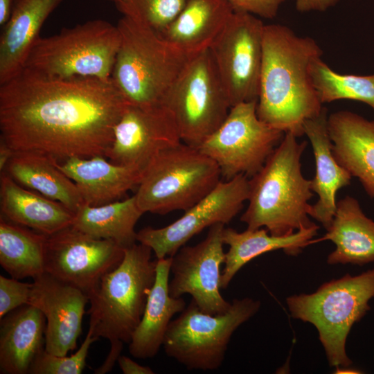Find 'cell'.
Returning a JSON list of instances; mask_svg holds the SVG:
<instances>
[{"mask_svg":"<svg viewBox=\"0 0 374 374\" xmlns=\"http://www.w3.org/2000/svg\"><path fill=\"white\" fill-rule=\"evenodd\" d=\"M128 102L112 78L49 77L24 68L0 84L1 139L14 151L105 157Z\"/></svg>","mask_w":374,"mask_h":374,"instance_id":"1","label":"cell"},{"mask_svg":"<svg viewBox=\"0 0 374 374\" xmlns=\"http://www.w3.org/2000/svg\"><path fill=\"white\" fill-rule=\"evenodd\" d=\"M323 51L312 37L282 24H265L257 100L258 118L284 133L304 134L303 124L322 109L310 66Z\"/></svg>","mask_w":374,"mask_h":374,"instance_id":"2","label":"cell"},{"mask_svg":"<svg viewBox=\"0 0 374 374\" xmlns=\"http://www.w3.org/2000/svg\"><path fill=\"white\" fill-rule=\"evenodd\" d=\"M152 250L141 243L125 249L121 263L102 277L89 294V330L110 343V350L96 374L109 372L141 321L157 274Z\"/></svg>","mask_w":374,"mask_h":374,"instance_id":"3","label":"cell"},{"mask_svg":"<svg viewBox=\"0 0 374 374\" xmlns=\"http://www.w3.org/2000/svg\"><path fill=\"white\" fill-rule=\"evenodd\" d=\"M297 138L285 133L261 170L249 178V205L240 217L247 229L265 227L272 235L283 236L314 224L308 217L311 180L301 171L307 142Z\"/></svg>","mask_w":374,"mask_h":374,"instance_id":"4","label":"cell"},{"mask_svg":"<svg viewBox=\"0 0 374 374\" xmlns=\"http://www.w3.org/2000/svg\"><path fill=\"white\" fill-rule=\"evenodd\" d=\"M117 27L121 43L112 81L130 105L160 104L191 57L159 33L130 17L123 16Z\"/></svg>","mask_w":374,"mask_h":374,"instance_id":"5","label":"cell"},{"mask_svg":"<svg viewBox=\"0 0 374 374\" xmlns=\"http://www.w3.org/2000/svg\"><path fill=\"white\" fill-rule=\"evenodd\" d=\"M374 298V269L322 284L311 294H294L286 303L292 318L312 323L330 366L337 370L352 364L346 351L353 326L371 309Z\"/></svg>","mask_w":374,"mask_h":374,"instance_id":"6","label":"cell"},{"mask_svg":"<svg viewBox=\"0 0 374 374\" xmlns=\"http://www.w3.org/2000/svg\"><path fill=\"white\" fill-rule=\"evenodd\" d=\"M221 178L212 159L181 142L160 152L149 162L134 195L144 213L186 211L209 194Z\"/></svg>","mask_w":374,"mask_h":374,"instance_id":"7","label":"cell"},{"mask_svg":"<svg viewBox=\"0 0 374 374\" xmlns=\"http://www.w3.org/2000/svg\"><path fill=\"white\" fill-rule=\"evenodd\" d=\"M120 43L117 25L91 20L55 35L39 37L24 68L49 77L109 80Z\"/></svg>","mask_w":374,"mask_h":374,"instance_id":"8","label":"cell"},{"mask_svg":"<svg viewBox=\"0 0 374 374\" xmlns=\"http://www.w3.org/2000/svg\"><path fill=\"white\" fill-rule=\"evenodd\" d=\"M260 302L251 298L233 299L223 314L202 312L192 299L166 331V355L188 370L214 371L222 364L233 332L254 316Z\"/></svg>","mask_w":374,"mask_h":374,"instance_id":"9","label":"cell"},{"mask_svg":"<svg viewBox=\"0 0 374 374\" xmlns=\"http://www.w3.org/2000/svg\"><path fill=\"white\" fill-rule=\"evenodd\" d=\"M160 104L190 146L199 148L220 126L231 105L209 49L189 60Z\"/></svg>","mask_w":374,"mask_h":374,"instance_id":"10","label":"cell"},{"mask_svg":"<svg viewBox=\"0 0 374 374\" xmlns=\"http://www.w3.org/2000/svg\"><path fill=\"white\" fill-rule=\"evenodd\" d=\"M285 133L261 121L257 100L232 106L220 126L198 148L218 166L222 177L258 172Z\"/></svg>","mask_w":374,"mask_h":374,"instance_id":"11","label":"cell"},{"mask_svg":"<svg viewBox=\"0 0 374 374\" xmlns=\"http://www.w3.org/2000/svg\"><path fill=\"white\" fill-rule=\"evenodd\" d=\"M264 27L258 17L233 11L209 48L231 107L258 100Z\"/></svg>","mask_w":374,"mask_h":374,"instance_id":"12","label":"cell"},{"mask_svg":"<svg viewBox=\"0 0 374 374\" xmlns=\"http://www.w3.org/2000/svg\"><path fill=\"white\" fill-rule=\"evenodd\" d=\"M249 195V178L238 175L220 181L206 197L172 223L145 227L137 232V242L151 248L157 259L172 257L194 235L217 223L229 224L242 210Z\"/></svg>","mask_w":374,"mask_h":374,"instance_id":"13","label":"cell"},{"mask_svg":"<svg viewBox=\"0 0 374 374\" xmlns=\"http://www.w3.org/2000/svg\"><path fill=\"white\" fill-rule=\"evenodd\" d=\"M124 256L125 249L115 242L94 238L71 225L47 235L44 269L89 296Z\"/></svg>","mask_w":374,"mask_h":374,"instance_id":"14","label":"cell"},{"mask_svg":"<svg viewBox=\"0 0 374 374\" xmlns=\"http://www.w3.org/2000/svg\"><path fill=\"white\" fill-rule=\"evenodd\" d=\"M225 224L209 227L206 238L194 246H183L172 256L168 290L171 296L190 294L199 308L211 314L231 307L220 293L221 266L225 260L222 233Z\"/></svg>","mask_w":374,"mask_h":374,"instance_id":"15","label":"cell"},{"mask_svg":"<svg viewBox=\"0 0 374 374\" xmlns=\"http://www.w3.org/2000/svg\"><path fill=\"white\" fill-rule=\"evenodd\" d=\"M181 142L172 115L163 105L129 104L115 127L105 158L114 164L143 171L158 153Z\"/></svg>","mask_w":374,"mask_h":374,"instance_id":"16","label":"cell"},{"mask_svg":"<svg viewBox=\"0 0 374 374\" xmlns=\"http://www.w3.org/2000/svg\"><path fill=\"white\" fill-rule=\"evenodd\" d=\"M88 295L78 287L44 272L33 278L29 303L46 317L45 350L59 356L76 348L82 332Z\"/></svg>","mask_w":374,"mask_h":374,"instance_id":"17","label":"cell"},{"mask_svg":"<svg viewBox=\"0 0 374 374\" xmlns=\"http://www.w3.org/2000/svg\"><path fill=\"white\" fill-rule=\"evenodd\" d=\"M328 126L335 159L374 201V121L338 111L328 116Z\"/></svg>","mask_w":374,"mask_h":374,"instance_id":"18","label":"cell"},{"mask_svg":"<svg viewBox=\"0 0 374 374\" xmlns=\"http://www.w3.org/2000/svg\"><path fill=\"white\" fill-rule=\"evenodd\" d=\"M327 109L308 119L303 124V133L312 145L316 163V173L311 179V189L319 199L312 205L310 216L327 230L334 217L336 195L338 190L350 184L352 176L341 166L332 152V143L328 126Z\"/></svg>","mask_w":374,"mask_h":374,"instance_id":"19","label":"cell"},{"mask_svg":"<svg viewBox=\"0 0 374 374\" xmlns=\"http://www.w3.org/2000/svg\"><path fill=\"white\" fill-rule=\"evenodd\" d=\"M105 157H71L56 166L76 184L84 204L98 206L118 201L137 187L142 170L135 166L116 165Z\"/></svg>","mask_w":374,"mask_h":374,"instance_id":"20","label":"cell"},{"mask_svg":"<svg viewBox=\"0 0 374 374\" xmlns=\"http://www.w3.org/2000/svg\"><path fill=\"white\" fill-rule=\"evenodd\" d=\"M62 0H15L0 37V84L19 74L49 15Z\"/></svg>","mask_w":374,"mask_h":374,"instance_id":"21","label":"cell"},{"mask_svg":"<svg viewBox=\"0 0 374 374\" xmlns=\"http://www.w3.org/2000/svg\"><path fill=\"white\" fill-rule=\"evenodd\" d=\"M46 317L26 304L6 314L0 322V373L26 374L45 348Z\"/></svg>","mask_w":374,"mask_h":374,"instance_id":"22","label":"cell"},{"mask_svg":"<svg viewBox=\"0 0 374 374\" xmlns=\"http://www.w3.org/2000/svg\"><path fill=\"white\" fill-rule=\"evenodd\" d=\"M314 243L330 240L335 249L327 258L329 265L362 266L374 262V221L362 211L358 200L347 195L337 202L332 221Z\"/></svg>","mask_w":374,"mask_h":374,"instance_id":"23","label":"cell"},{"mask_svg":"<svg viewBox=\"0 0 374 374\" xmlns=\"http://www.w3.org/2000/svg\"><path fill=\"white\" fill-rule=\"evenodd\" d=\"M172 257L157 259L154 283L149 294L140 323L129 344L130 353L136 358L155 356L163 346L172 317L186 308L181 297L169 294L168 283Z\"/></svg>","mask_w":374,"mask_h":374,"instance_id":"24","label":"cell"},{"mask_svg":"<svg viewBox=\"0 0 374 374\" xmlns=\"http://www.w3.org/2000/svg\"><path fill=\"white\" fill-rule=\"evenodd\" d=\"M1 215L49 235L72 225L74 213L62 203L30 191L6 172L0 177Z\"/></svg>","mask_w":374,"mask_h":374,"instance_id":"25","label":"cell"},{"mask_svg":"<svg viewBox=\"0 0 374 374\" xmlns=\"http://www.w3.org/2000/svg\"><path fill=\"white\" fill-rule=\"evenodd\" d=\"M319 226L315 223L302 227L294 233L283 236L271 235L265 228L238 232L224 226L222 238L229 246L225 253L224 267L222 271L220 287L226 289L234 276L252 259L269 251L283 249L290 256H297L307 246L314 244Z\"/></svg>","mask_w":374,"mask_h":374,"instance_id":"26","label":"cell"},{"mask_svg":"<svg viewBox=\"0 0 374 374\" xmlns=\"http://www.w3.org/2000/svg\"><path fill=\"white\" fill-rule=\"evenodd\" d=\"M233 12L225 0H189L160 34L192 57L209 49Z\"/></svg>","mask_w":374,"mask_h":374,"instance_id":"27","label":"cell"},{"mask_svg":"<svg viewBox=\"0 0 374 374\" xmlns=\"http://www.w3.org/2000/svg\"><path fill=\"white\" fill-rule=\"evenodd\" d=\"M55 161L37 152L15 151L3 171L21 186L62 203L75 213L84 202L76 184Z\"/></svg>","mask_w":374,"mask_h":374,"instance_id":"28","label":"cell"},{"mask_svg":"<svg viewBox=\"0 0 374 374\" xmlns=\"http://www.w3.org/2000/svg\"><path fill=\"white\" fill-rule=\"evenodd\" d=\"M143 214L133 195L98 206L84 204L74 213L72 226L94 238L112 240L126 249L137 242L134 227Z\"/></svg>","mask_w":374,"mask_h":374,"instance_id":"29","label":"cell"},{"mask_svg":"<svg viewBox=\"0 0 374 374\" xmlns=\"http://www.w3.org/2000/svg\"><path fill=\"white\" fill-rule=\"evenodd\" d=\"M47 235L0 217V264L16 279L45 272Z\"/></svg>","mask_w":374,"mask_h":374,"instance_id":"30","label":"cell"},{"mask_svg":"<svg viewBox=\"0 0 374 374\" xmlns=\"http://www.w3.org/2000/svg\"><path fill=\"white\" fill-rule=\"evenodd\" d=\"M310 74L322 104L339 100H353L369 105L374 111V73L367 75L341 74L321 58L315 59Z\"/></svg>","mask_w":374,"mask_h":374,"instance_id":"31","label":"cell"},{"mask_svg":"<svg viewBox=\"0 0 374 374\" xmlns=\"http://www.w3.org/2000/svg\"><path fill=\"white\" fill-rule=\"evenodd\" d=\"M189 0H116L123 16L161 33L178 16Z\"/></svg>","mask_w":374,"mask_h":374,"instance_id":"32","label":"cell"},{"mask_svg":"<svg viewBox=\"0 0 374 374\" xmlns=\"http://www.w3.org/2000/svg\"><path fill=\"white\" fill-rule=\"evenodd\" d=\"M98 338L88 330L80 348L71 356H59L42 350L33 362L30 374H80L86 366V359L91 344Z\"/></svg>","mask_w":374,"mask_h":374,"instance_id":"33","label":"cell"},{"mask_svg":"<svg viewBox=\"0 0 374 374\" xmlns=\"http://www.w3.org/2000/svg\"><path fill=\"white\" fill-rule=\"evenodd\" d=\"M33 283H22L0 276V319L15 309L29 303Z\"/></svg>","mask_w":374,"mask_h":374,"instance_id":"34","label":"cell"},{"mask_svg":"<svg viewBox=\"0 0 374 374\" xmlns=\"http://www.w3.org/2000/svg\"><path fill=\"white\" fill-rule=\"evenodd\" d=\"M234 12H243L265 19L274 18L287 0H225Z\"/></svg>","mask_w":374,"mask_h":374,"instance_id":"35","label":"cell"},{"mask_svg":"<svg viewBox=\"0 0 374 374\" xmlns=\"http://www.w3.org/2000/svg\"><path fill=\"white\" fill-rule=\"evenodd\" d=\"M340 0H296V8L301 12H324L335 6Z\"/></svg>","mask_w":374,"mask_h":374,"instance_id":"36","label":"cell"},{"mask_svg":"<svg viewBox=\"0 0 374 374\" xmlns=\"http://www.w3.org/2000/svg\"><path fill=\"white\" fill-rule=\"evenodd\" d=\"M121 370L124 374H153L149 367L142 366L125 355H120L117 359Z\"/></svg>","mask_w":374,"mask_h":374,"instance_id":"37","label":"cell"},{"mask_svg":"<svg viewBox=\"0 0 374 374\" xmlns=\"http://www.w3.org/2000/svg\"><path fill=\"white\" fill-rule=\"evenodd\" d=\"M14 150L6 143L4 140H0V171L3 172L10 159H11Z\"/></svg>","mask_w":374,"mask_h":374,"instance_id":"38","label":"cell"},{"mask_svg":"<svg viewBox=\"0 0 374 374\" xmlns=\"http://www.w3.org/2000/svg\"><path fill=\"white\" fill-rule=\"evenodd\" d=\"M15 0H0V25L3 26L9 20Z\"/></svg>","mask_w":374,"mask_h":374,"instance_id":"39","label":"cell"},{"mask_svg":"<svg viewBox=\"0 0 374 374\" xmlns=\"http://www.w3.org/2000/svg\"><path fill=\"white\" fill-rule=\"evenodd\" d=\"M111 1H113L114 2H115L116 0H111Z\"/></svg>","mask_w":374,"mask_h":374,"instance_id":"40","label":"cell"}]
</instances>
